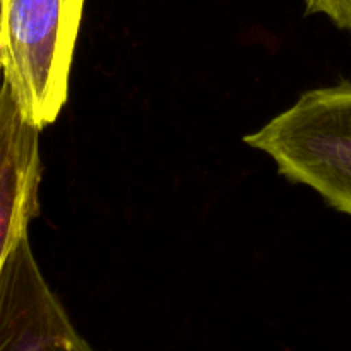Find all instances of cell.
Returning a JSON list of instances; mask_svg holds the SVG:
<instances>
[{
	"mask_svg": "<svg viewBox=\"0 0 351 351\" xmlns=\"http://www.w3.org/2000/svg\"><path fill=\"white\" fill-rule=\"evenodd\" d=\"M243 141L266 153L287 180L351 216V82L304 93Z\"/></svg>",
	"mask_w": 351,
	"mask_h": 351,
	"instance_id": "7a4b0ae2",
	"label": "cell"
},
{
	"mask_svg": "<svg viewBox=\"0 0 351 351\" xmlns=\"http://www.w3.org/2000/svg\"><path fill=\"white\" fill-rule=\"evenodd\" d=\"M307 14H322L336 27L351 33V0H305Z\"/></svg>",
	"mask_w": 351,
	"mask_h": 351,
	"instance_id": "5b68a950",
	"label": "cell"
},
{
	"mask_svg": "<svg viewBox=\"0 0 351 351\" xmlns=\"http://www.w3.org/2000/svg\"><path fill=\"white\" fill-rule=\"evenodd\" d=\"M40 132L0 75V271L40 215Z\"/></svg>",
	"mask_w": 351,
	"mask_h": 351,
	"instance_id": "277c9868",
	"label": "cell"
},
{
	"mask_svg": "<svg viewBox=\"0 0 351 351\" xmlns=\"http://www.w3.org/2000/svg\"><path fill=\"white\" fill-rule=\"evenodd\" d=\"M0 75H2V71H0Z\"/></svg>",
	"mask_w": 351,
	"mask_h": 351,
	"instance_id": "52a82bcc",
	"label": "cell"
},
{
	"mask_svg": "<svg viewBox=\"0 0 351 351\" xmlns=\"http://www.w3.org/2000/svg\"><path fill=\"white\" fill-rule=\"evenodd\" d=\"M84 0H2L0 71L21 113L43 130L69 98Z\"/></svg>",
	"mask_w": 351,
	"mask_h": 351,
	"instance_id": "6da1fadb",
	"label": "cell"
},
{
	"mask_svg": "<svg viewBox=\"0 0 351 351\" xmlns=\"http://www.w3.org/2000/svg\"><path fill=\"white\" fill-rule=\"evenodd\" d=\"M0 16H2V0H0Z\"/></svg>",
	"mask_w": 351,
	"mask_h": 351,
	"instance_id": "8992f818",
	"label": "cell"
},
{
	"mask_svg": "<svg viewBox=\"0 0 351 351\" xmlns=\"http://www.w3.org/2000/svg\"><path fill=\"white\" fill-rule=\"evenodd\" d=\"M0 351H96L45 280L29 237L0 271Z\"/></svg>",
	"mask_w": 351,
	"mask_h": 351,
	"instance_id": "3957f363",
	"label": "cell"
}]
</instances>
